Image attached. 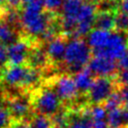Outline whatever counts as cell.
I'll return each mask as SVG.
<instances>
[{
    "label": "cell",
    "mask_w": 128,
    "mask_h": 128,
    "mask_svg": "<svg viewBox=\"0 0 128 128\" xmlns=\"http://www.w3.org/2000/svg\"><path fill=\"white\" fill-rule=\"evenodd\" d=\"M8 48V60L11 65H22L25 60L28 59L30 53L29 43L24 39L15 40L9 44Z\"/></svg>",
    "instance_id": "11"
},
{
    "label": "cell",
    "mask_w": 128,
    "mask_h": 128,
    "mask_svg": "<svg viewBox=\"0 0 128 128\" xmlns=\"http://www.w3.org/2000/svg\"><path fill=\"white\" fill-rule=\"evenodd\" d=\"M123 13L128 15V0H119V9Z\"/></svg>",
    "instance_id": "32"
},
{
    "label": "cell",
    "mask_w": 128,
    "mask_h": 128,
    "mask_svg": "<svg viewBox=\"0 0 128 128\" xmlns=\"http://www.w3.org/2000/svg\"><path fill=\"white\" fill-rule=\"evenodd\" d=\"M8 60V48L5 44L0 43V66L4 65Z\"/></svg>",
    "instance_id": "28"
},
{
    "label": "cell",
    "mask_w": 128,
    "mask_h": 128,
    "mask_svg": "<svg viewBox=\"0 0 128 128\" xmlns=\"http://www.w3.org/2000/svg\"><path fill=\"white\" fill-rule=\"evenodd\" d=\"M119 67L121 69H128V50L124 54V56L119 60Z\"/></svg>",
    "instance_id": "31"
},
{
    "label": "cell",
    "mask_w": 128,
    "mask_h": 128,
    "mask_svg": "<svg viewBox=\"0 0 128 128\" xmlns=\"http://www.w3.org/2000/svg\"><path fill=\"white\" fill-rule=\"evenodd\" d=\"M65 128H92V119L90 117V108H86L72 119L69 118Z\"/></svg>",
    "instance_id": "17"
},
{
    "label": "cell",
    "mask_w": 128,
    "mask_h": 128,
    "mask_svg": "<svg viewBox=\"0 0 128 128\" xmlns=\"http://www.w3.org/2000/svg\"><path fill=\"white\" fill-rule=\"evenodd\" d=\"M118 89L115 77H97L88 91L87 97L91 103L101 104L104 103L108 97Z\"/></svg>",
    "instance_id": "5"
},
{
    "label": "cell",
    "mask_w": 128,
    "mask_h": 128,
    "mask_svg": "<svg viewBox=\"0 0 128 128\" xmlns=\"http://www.w3.org/2000/svg\"><path fill=\"white\" fill-rule=\"evenodd\" d=\"M92 128H109L107 120L92 121Z\"/></svg>",
    "instance_id": "30"
},
{
    "label": "cell",
    "mask_w": 128,
    "mask_h": 128,
    "mask_svg": "<svg viewBox=\"0 0 128 128\" xmlns=\"http://www.w3.org/2000/svg\"><path fill=\"white\" fill-rule=\"evenodd\" d=\"M85 3V0H64L61 7V20L62 27L68 33H74L78 15Z\"/></svg>",
    "instance_id": "8"
},
{
    "label": "cell",
    "mask_w": 128,
    "mask_h": 128,
    "mask_svg": "<svg viewBox=\"0 0 128 128\" xmlns=\"http://www.w3.org/2000/svg\"><path fill=\"white\" fill-rule=\"evenodd\" d=\"M7 109L16 119H22L30 111V102L24 96H16L8 100Z\"/></svg>",
    "instance_id": "12"
},
{
    "label": "cell",
    "mask_w": 128,
    "mask_h": 128,
    "mask_svg": "<svg viewBox=\"0 0 128 128\" xmlns=\"http://www.w3.org/2000/svg\"><path fill=\"white\" fill-rule=\"evenodd\" d=\"M63 3H64V0H44V7H45V10L54 12L61 9Z\"/></svg>",
    "instance_id": "26"
},
{
    "label": "cell",
    "mask_w": 128,
    "mask_h": 128,
    "mask_svg": "<svg viewBox=\"0 0 128 128\" xmlns=\"http://www.w3.org/2000/svg\"><path fill=\"white\" fill-rule=\"evenodd\" d=\"M115 13L116 11H98L94 27L109 32L115 30Z\"/></svg>",
    "instance_id": "16"
},
{
    "label": "cell",
    "mask_w": 128,
    "mask_h": 128,
    "mask_svg": "<svg viewBox=\"0 0 128 128\" xmlns=\"http://www.w3.org/2000/svg\"><path fill=\"white\" fill-rule=\"evenodd\" d=\"M24 0H3V3H5L8 7L15 9L17 7H19L21 4H23Z\"/></svg>",
    "instance_id": "29"
},
{
    "label": "cell",
    "mask_w": 128,
    "mask_h": 128,
    "mask_svg": "<svg viewBox=\"0 0 128 128\" xmlns=\"http://www.w3.org/2000/svg\"><path fill=\"white\" fill-rule=\"evenodd\" d=\"M107 115H108V111L104 105L95 104L90 108V117L92 121L107 120Z\"/></svg>",
    "instance_id": "23"
},
{
    "label": "cell",
    "mask_w": 128,
    "mask_h": 128,
    "mask_svg": "<svg viewBox=\"0 0 128 128\" xmlns=\"http://www.w3.org/2000/svg\"><path fill=\"white\" fill-rule=\"evenodd\" d=\"M117 32L128 33V15L120 10L115 13V30Z\"/></svg>",
    "instance_id": "22"
},
{
    "label": "cell",
    "mask_w": 128,
    "mask_h": 128,
    "mask_svg": "<svg viewBox=\"0 0 128 128\" xmlns=\"http://www.w3.org/2000/svg\"><path fill=\"white\" fill-rule=\"evenodd\" d=\"M15 40V32L10 24L8 22L0 21V43L6 45L8 43L11 44Z\"/></svg>",
    "instance_id": "20"
},
{
    "label": "cell",
    "mask_w": 128,
    "mask_h": 128,
    "mask_svg": "<svg viewBox=\"0 0 128 128\" xmlns=\"http://www.w3.org/2000/svg\"><path fill=\"white\" fill-rule=\"evenodd\" d=\"M118 90L120 91L124 102H125V103L128 102V86H121V87H119Z\"/></svg>",
    "instance_id": "33"
},
{
    "label": "cell",
    "mask_w": 128,
    "mask_h": 128,
    "mask_svg": "<svg viewBox=\"0 0 128 128\" xmlns=\"http://www.w3.org/2000/svg\"><path fill=\"white\" fill-rule=\"evenodd\" d=\"M73 78H74L76 87L78 89V92L83 93V94L88 93V91L90 90V88L95 80L93 77V73L91 72V70L88 67H85L84 69L75 73Z\"/></svg>",
    "instance_id": "15"
},
{
    "label": "cell",
    "mask_w": 128,
    "mask_h": 128,
    "mask_svg": "<svg viewBox=\"0 0 128 128\" xmlns=\"http://www.w3.org/2000/svg\"><path fill=\"white\" fill-rule=\"evenodd\" d=\"M44 0H24L20 21L24 30L31 36H42L49 28V19L43 12Z\"/></svg>",
    "instance_id": "1"
},
{
    "label": "cell",
    "mask_w": 128,
    "mask_h": 128,
    "mask_svg": "<svg viewBox=\"0 0 128 128\" xmlns=\"http://www.w3.org/2000/svg\"><path fill=\"white\" fill-rule=\"evenodd\" d=\"M110 36H111V32L95 28L88 34L87 43L89 47L92 49V51L101 50L107 46Z\"/></svg>",
    "instance_id": "14"
},
{
    "label": "cell",
    "mask_w": 128,
    "mask_h": 128,
    "mask_svg": "<svg viewBox=\"0 0 128 128\" xmlns=\"http://www.w3.org/2000/svg\"><path fill=\"white\" fill-rule=\"evenodd\" d=\"M87 67L91 70L94 75L98 77H115L118 73V66L115 60L100 57V56H93L89 61Z\"/></svg>",
    "instance_id": "9"
},
{
    "label": "cell",
    "mask_w": 128,
    "mask_h": 128,
    "mask_svg": "<svg viewBox=\"0 0 128 128\" xmlns=\"http://www.w3.org/2000/svg\"><path fill=\"white\" fill-rule=\"evenodd\" d=\"M54 90L62 101H72L78 94L74 78L69 75H61L54 82Z\"/></svg>",
    "instance_id": "10"
},
{
    "label": "cell",
    "mask_w": 128,
    "mask_h": 128,
    "mask_svg": "<svg viewBox=\"0 0 128 128\" xmlns=\"http://www.w3.org/2000/svg\"><path fill=\"white\" fill-rule=\"evenodd\" d=\"M118 88L121 86H128V69H122L115 76Z\"/></svg>",
    "instance_id": "27"
},
{
    "label": "cell",
    "mask_w": 128,
    "mask_h": 128,
    "mask_svg": "<svg viewBox=\"0 0 128 128\" xmlns=\"http://www.w3.org/2000/svg\"><path fill=\"white\" fill-rule=\"evenodd\" d=\"M30 128H53V123L48 119L47 116L39 114L31 121Z\"/></svg>",
    "instance_id": "24"
},
{
    "label": "cell",
    "mask_w": 128,
    "mask_h": 128,
    "mask_svg": "<svg viewBox=\"0 0 128 128\" xmlns=\"http://www.w3.org/2000/svg\"><path fill=\"white\" fill-rule=\"evenodd\" d=\"M91 48L81 37H75L67 43L65 56L63 62L66 68L72 72L77 73L78 71L85 68L91 60Z\"/></svg>",
    "instance_id": "2"
},
{
    "label": "cell",
    "mask_w": 128,
    "mask_h": 128,
    "mask_svg": "<svg viewBox=\"0 0 128 128\" xmlns=\"http://www.w3.org/2000/svg\"><path fill=\"white\" fill-rule=\"evenodd\" d=\"M10 112L7 108L0 106V128H9L10 126Z\"/></svg>",
    "instance_id": "25"
},
{
    "label": "cell",
    "mask_w": 128,
    "mask_h": 128,
    "mask_svg": "<svg viewBox=\"0 0 128 128\" xmlns=\"http://www.w3.org/2000/svg\"><path fill=\"white\" fill-rule=\"evenodd\" d=\"M67 43L63 37H55L48 42L46 52L48 58L53 62H60L64 59Z\"/></svg>",
    "instance_id": "13"
},
{
    "label": "cell",
    "mask_w": 128,
    "mask_h": 128,
    "mask_svg": "<svg viewBox=\"0 0 128 128\" xmlns=\"http://www.w3.org/2000/svg\"><path fill=\"white\" fill-rule=\"evenodd\" d=\"M9 128H28V126L24 122H17L9 126Z\"/></svg>",
    "instance_id": "34"
},
{
    "label": "cell",
    "mask_w": 128,
    "mask_h": 128,
    "mask_svg": "<svg viewBox=\"0 0 128 128\" xmlns=\"http://www.w3.org/2000/svg\"><path fill=\"white\" fill-rule=\"evenodd\" d=\"M61 99L55 90L46 88L40 90L34 99L35 109L44 116H52L59 112Z\"/></svg>",
    "instance_id": "6"
},
{
    "label": "cell",
    "mask_w": 128,
    "mask_h": 128,
    "mask_svg": "<svg viewBox=\"0 0 128 128\" xmlns=\"http://www.w3.org/2000/svg\"><path fill=\"white\" fill-rule=\"evenodd\" d=\"M128 50V33L114 31L104 49L92 51L93 56L106 57L112 60H120Z\"/></svg>",
    "instance_id": "4"
},
{
    "label": "cell",
    "mask_w": 128,
    "mask_h": 128,
    "mask_svg": "<svg viewBox=\"0 0 128 128\" xmlns=\"http://www.w3.org/2000/svg\"><path fill=\"white\" fill-rule=\"evenodd\" d=\"M48 55L47 52L44 51L41 48H36L32 49L29 53L28 60H29V65L35 69L38 70V68L45 67V65L48 62Z\"/></svg>",
    "instance_id": "18"
},
{
    "label": "cell",
    "mask_w": 128,
    "mask_h": 128,
    "mask_svg": "<svg viewBox=\"0 0 128 128\" xmlns=\"http://www.w3.org/2000/svg\"><path fill=\"white\" fill-rule=\"evenodd\" d=\"M97 6L92 2H85L78 15L77 24L75 28V37H82L89 34L95 24L97 15Z\"/></svg>",
    "instance_id": "7"
},
{
    "label": "cell",
    "mask_w": 128,
    "mask_h": 128,
    "mask_svg": "<svg viewBox=\"0 0 128 128\" xmlns=\"http://www.w3.org/2000/svg\"><path fill=\"white\" fill-rule=\"evenodd\" d=\"M107 122L109 125V128H122L126 125L125 119H124V112L123 107L116 108L108 111L107 115Z\"/></svg>",
    "instance_id": "19"
},
{
    "label": "cell",
    "mask_w": 128,
    "mask_h": 128,
    "mask_svg": "<svg viewBox=\"0 0 128 128\" xmlns=\"http://www.w3.org/2000/svg\"><path fill=\"white\" fill-rule=\"evenodd\" d=\"M2 3H3V0H0V10L2 8Z\"/></svg>",
    "instance_id": "35"
},
{
    "label": "cell",
    "mask_w": 128,
    "mask_h": 128,
    "mask_svg": "<svg viewBox=\"0 0 128 128\" xmlns=\"http://www.w3.org/2000/svg\"><path fill=\"white\" fill-rule=\"evenodd\" d=\"M122 128H128V124H127V125H125V126H124V127H122Z\"/></svg>",
    "instance_id": "36"
},
{
    "label": "cell",
    "mask_w": 128,
    "mask_h": 128,
    "mask_svg": "<svg viewBox=\"0 0 128 128\" xmlns=\"http://www.w3.org/2000/svg\"><path fill=\"white\" fill-rule=\"evenodd\" d=\"M39 79L37 69L26 65H9L2 72V80L11 87H28Z\"/></svg>",
    "instance_id": "3"
},
{
    "label": "cell",
    "mask_w": 128,
    "mask_h": 128,
    "mask_svg": "<svg viewBox=\"0 0 128 128\" xmlns=\"http://www.w3.org/2000/svg\"><path fill=\"white\" fill-rule=\"evenodd\" d=\"M124 100L122 98V95L120 93L119 90L114 91L109 97L108 99L104 102V106L107 109V111H110L112 109H116V108H121L124 107Z\"/></svg>",
    "instance_id": "21"
}]
</instances>
